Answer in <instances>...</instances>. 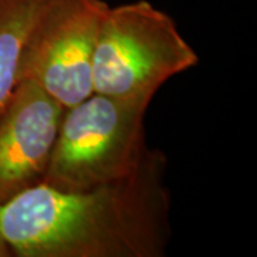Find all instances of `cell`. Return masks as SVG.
<instances>
[{
	"instance_id": "6da1fadb",
	"label": "cell",
	"mask_w": 257,
	"mask_h": 257,
	"mask_svg": "<svg viewBox=\"0 0 257 257\" xmlns=\"http://www.w3.org/2000/svg\"><path fill=\"white\" fill-rule=\"evenodd\" d=\"M167 159L80 192L40 183L0 207V237L19 257H163L172 239Z\"/></svg>"
},
{
	"instance_id": "7a4b0ae2",
	"label": "cell",
	"mask_w": 257,
	"mask_h": 257,
	"mask_svg": "<svg viewBox=\"0 0 257 257\" xmlns=\"http://www.w3.org/2000/svg\"><path fill=\"white\" fill-rule=\"evenodd\" d=\"M150 103L93 93L64 109L42 183L80 192L138 173L156 152L146 142Z\"/></svg>"
},
{
	"instance_id": "3957f363",
	"label": "cell",
	"mask_w": 257,
	"mask_h": 257,
	"mask_svg": "<svg viewBox=\"0 0 257 257\" xmlns=\"http://www.w3.org/2000/svg\"><path fill=\"white\" fill-rule=\"evenodd\" d=\"M197 64V52L166 12L147 0L109 6L93 56V92L152 101L165 83Z\"/></svg>"
},
{
	"instance_id": "277c9868",
	"label": "cell",
	"mask_w": 257,
	"mask_h": 257,
	"mask_svg": "<svg viewBox=\"0 0 257 257\" xmlns=\"http://www.w3.org/2000/svg\"><path fill=\"white\" fill-rule=\"evenodd\" d=\"M107 8L104 0H47L28 37L19 82H33L64 109L93 94V56Z\"/></svg>"
},
{
	"instance_id": "5b68a950",
	"label": "cell",
	"mask_w": 257,
	"mask_h": 257,
	"mask_svg": "<svg viewBox=\"0 0 257 257\" xmlns=\"http://www.w3.org/2000/svg\"><path fill=\"white\" fill-rule=\"evenodd\" d=\"M63 113V106L37 84L19 82L0 111V207L42 183ZM0 256H12L2 237Z\"/></svg>"
},
{
	"instance_id": "8992f818",
	"label": "cell",
	"mask_w": 257,
	"mask_h": 257,
	"mask_svg": "<svg viewBox=\"0 0 257 257\" xmlns=\"http://www.w3.org/2000/svg\"><path fill=\"white\" fill-rule=\"evenodd\" d=\"M47 0H0V111L19 84L30 30Z\"/></svg>"
}]
</instances>
